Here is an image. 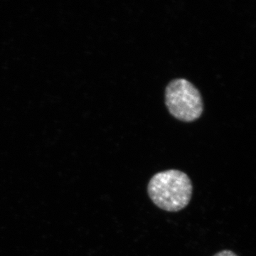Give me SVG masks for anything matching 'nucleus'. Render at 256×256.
I'll list each match as a JSON object with an SVG mask.
<instances>
[{"mask_svg":"<svg viewBox=\"0 0 256 256\" xmlns=\"http://www.w3.org/2000/svg\"><path fill=\"white\" fill-rule=\"evenodd\" d=\"M148 192L156 206L166 212H178L191 201L193 185L186 173L180 170H166L151 178Z\"/></svg>","mask_w":256,"mask_h":256,"instance_id":"1","label":"nucleus"},{"mask_svg":"<svg viewBox=\"0 0 256 256\" xmlns=\"http://www.w3.org/2000/svg\"><path fill=\"white\" fill-rule=\"evenodd\" d=\"M166 104L173 116L186 122L198 118L203 111L200 92L185 79H176L168 85Z\"/></svg>","mask_w":256,"mask_h":256,"instance_id":"2","label":"nucleus"},{"mask_svg":"<svg viewBox=\"0 0 256 256\" xmlns=\"http://www.w3.org/2000/svg\"><path fill=\"white\" fill-rule=\"evenodd\" d=\"M214 256H238L235 252H232V250H222V252H217L216 254H215Z\"/></svg>","mask_w":256,"mask_h":256,"instance_id":"3","label":"nucleus"}]
</instances>
